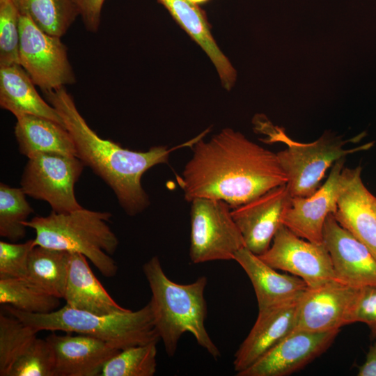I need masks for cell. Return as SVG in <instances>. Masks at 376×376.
<instances>
[{"mask_svg":"<svg viewBox=\"0 0 376 376\" xmlns=\"http://www.w3.org/2000/svg\"><path fill=\"white\" fill-rule=\"evenodd\" d=\"M258 256L273 268L301 279L308 288L337 280L325 245L303 239L283 224L269 248Z\"/></svg>","mask_w":376,"mask_h":376,"instance_id":"10","label":"cell"},{"mask_svg":"<svg viewBox=\"0 0 376 376\" xmlns=\"http://www.w3.org/2000/svg\"><path fill=\"white\" fill-rule=\"evenodd\" d=\"M20 15L28 17L40 30L62 37L79 12L75 0H12Z\"/></svg>","mask_w":376,"mask_h":376,"instance_id":"26","label":"cell"},{"mask_svg":"<svg viewBox=\"0 0 376 376\" xmlns=\"http://www.w3.org/2000/svg\"><path fill=\"white\" fill-rule=\"evenodd\" d=\"M234 260L244 270L252 283L258 310L297 299L308 288L301 279L279 273L246 247L235 253Z\"/></svg>","mask_w":376,"mask_h":376,"instance_id":"20","label":"cell"},{"mask_svg":"<svg viewBox=\"0 0 376 376\" xmlns=\"http://www.w3.org/2000/svg\"><path fill=\"white\" fill-rule=\"evenodd\" d=\"M43 94L71 134L77 157L113 190L120 207L130 216L141 213L150 204L141 185L144 173L157 164L167 163L173 150L194 145L200 139L198 136L171 149L158 146L144 152L132 150L100 137L79 113L65 87Z\"/></svg>","mask_w":376,"mask_h":376,"instance_id":"2","label":"cell"},{"mask_svg":"<svg viewBox=\"0 0 376 376\" xmlns=\"http://www.w3.org/2000/svg\"><path fill=\"white\" fill-rule=\"evenodd\" d=\"M357 375L376 376V343L370 347L365 362L359 368Z\"/></svg>","mask_w":376,"mask_h":376,"instance_id":"34","label":"cell"},{"mask_svg":"<svg viewBox=\"0 0 376 376\" xmlns=\"http://www.w3.org/2000/svg\"><path fill=\"white\" fill-rule=\"evenodd\" d=\"M63 299L73 308L97 315L128 310L116 302L93 274L86 258L77 252H70Z\"/></svg>","mask_w":376,"mask_h":376,"instance_id":"22","label":"cell"},{"mask_svg":"<svg viewBox=\"0 0 376 376\" xmlns=\"http://www.w3.org/2000/svg\"><path fill=\"white\" fill-rule=\"evenodd\" d=\"M287 182L276 153L230 128L194 143L192 157L178 176L187 201L218 199L231 208Z\"/></svg>","mask_w":376,"mask_h":376,"instance_id":"1","label":"cell"},{"mask_svg":"<svg viewBox=\"0 0 376 376\" xmlns=\"http://www.w3.org/2000/svg\"><path fill=\"white\" fill-rule=\"evenodd\" d=\"M111 214L81 208L67 213L52 210L45 217L36 216L24 225L36 232L34 246L77 252L88 258L105 277L114 276L118 265L111 257L118 239L108 222Z\"/></svg>","mask_w":376,"mask_h":376,"instance_id":"4","label":"cell"},{"mask_svg":"<svg viewBox=\"0 0 376 376\" xmlns=\"http://www.w3.org/2000/svg\"><path fill=\"white\" fill-rule=\"evenodd\" d=\"M35 86L19 64L0 65L1 107L11 112L16 118L33 115L64 125L58 111L39 95Z\"/></svg>","mask_w":376,"mask_h":376,"instance_id":"23","label":"cell"},{"mask_svg":"<svg viewBox=\"0 0 376 376\" xmlns=\"http://www.w3.org/2000/svg\"><path fill=\"white\" fill-rule=\"evenodd\" d=\"M5 308L10 315L38 332L61 331L88 335L119 350L160 340L149 302L135 311L128 309L107 315L75 309L67 304L43 314L27 313L8 305Z\"/></svg>","mask_w":376,"mask_h":376,"instance_id":"5","label":"cell"},{"mask_svg":"<svg viewBox=\"0 0 376 376\" xmlns=\"http://www.w3.org/2000/svg\"><path fill=\"white\" fill-rule=\"evenodd\" d=\"M84 164L76 156L42 153L29 160L20 185L26 195L47 202L52 211L67 213L82 208L75 194V185Z\"/></svg>","mask_w":376,"mask_h":376,"instance_id":"8","label":"cell"},{"mask_svg":"<svg viewBox=\"0 0 376 376\" xmlns=\"http://www.w3.org/2000/svg\"><path fill=\"white\" fill-rule=\"evenodd\" d=\"M366 324L372 338H376V286H366L359 289L351 323Z\"/></svg>","mask_w":376,"mask_h":376,"instance_id":"32","label":"cell"},{"mask_svg":"<svg viewBox=\"0 0 376 376\" xmlns=\"http://www.w3.org/2000/svg\"><path fill=\"white\" fill-rule=\"evenodd\" d=\"M52 350L54 376H97L120 350L95 337L52 331L45 338Z\"/></svg>","mask_w":376,"mask_h":376,"instance_id":"18","label":"cell"},{"mask_svg":"<svg viewBox=\"0 0 376 376\" xmlns=\"http://www.w3.org/2000/svg\"><path fill=\"white\" fill-rule=\"evenodd\" d=\"M361 166L343 170V182L333 214L338 224L376 258V197L365 186Z\"/></svg>","mask_w":376,"mask_h":376,"instance_id":"17","label":"cell"},{"mask_svg":"<svg viewBox=\"0 0 376 376\" xmlns=\"http://www.w3.org/2000/svg\"><path fill=\"white\" fill-rule=\"evenodd\" d=\"M33 240L24 243L0 242V279H26L29 255Z\"/></svg>","mask_w":376,"mask_h":376,"instance_id":"31","label":"cell"},{"mask_svg":"<svg viewBox=\"0 0 376 376\" xmlns=\"http://www.w3.org/2000/svg\"><path fill=\"white\" fill-rule=\"evenodd\" d=\"M340 329L294 330L238 376H286L299 370L324 352Z\"/></svg>","mask_w":376,"mask_h":376,"instance_id":"13","label":"cell"},{"mask_svg":"<svg viewBox=\"0 0 376 376\" xmlns=\"http://www.w3.org/2000/svg\"><path fill=\"white\" fill-rule=\"evenodd\" d=\"M189 257L194 264L233 260L245 247L242 235L225 201L196 198L191 201Z\"/></svg>","mask_w":376,"mask_h":376,"instance_id":"7","label":"cell"},{"mask_svg":"<svg viewBox=\"0 0 376 376\" xmlns=\"http://www.w3.org/2000/svg\"><path fill=\"white\" fill-rule=\"evenodd\" d=\"M152 341L120 350L109 359L100 376H153L157 370V344Z\"/></svg>","mask_w":376,"mask_h":376,"instance_id":"29","label":"cell"},{"mask_svg":"<svg viewBox=\"0 0 376 376\" xmlns=\"http://www.w3.org/2000/svg\"><path fill=\"white\" fill-rule=\"evenodd\" d=\"M360 288L338 280L308 287L299 300L294 330L327 331L352 324V314Z\"/></svg>","mask_w":376,"mask_h":376,"instance_id":"12","label":"cell"},{"mask_svg":"<svg viewBox=\"0 0 376 376\" xmlns=\"http://www.w3.org/2000/svg\"><path fill=\"white\" fill-rule=\"evenodd\" d=\"M256 128L267 136V143L281 142L286 148L276 153L280 166L285 173L287 187L292 197H306L320 187L328 169L350 154L368 150L373 143H368L346 149L348 141L326 132L318 139L301 143L289 137L283 128L274 126L261 116L254 120Z\"/></svg>","mask_w":376,"mask_h":376,"instance_id":"6","label":"cell"},{"mask_svg":"<svg viewBox=\"0 0 376 376\" xmlns=\"http://www.w3.org/2000/svg\"><path fill=\"white\" fill-rule=\"evenodd\" d=\"M19 63L42 93L76 82L61 38L42 31L24 15L19 17Z\"/></svg>","mask_w":376,"mask_h":376,"instance_id":"9","label":"cell"},{"mask_svg":"<svg viewBox=\"0 0 376 376\" xmlns=\"http://www.w3.org/2000/svg\"><path fill=\"white\" fill-rule=\"evenodd\" d=\"M345 158L337 161L324 183L306 197H292L282 224L297 236L323 243V229L328 216L334 214L343 182Z\"/></svg>","mask_w":376,"mask_h":376,"instance_id":"15","label":"cell"},{"mask_svg":"<svg viewBox=\"0 0 376 376\" xmlns=\"http://www.w3.org/2000/svg\"><path fill=\"white\" fill-rule=\"evenodd\" d=\"M180 27L205 52L214 64L224 88L230 91L237 72L216 42L205 13L188 0H157Z\"/></svg>","mask_w":376,"mask_h":376,"instance_id":"21","label":"cell"},{"mask_svg":"<svg viewBox=\"0 0 376 376\" xmlns=\"http://www.w3.org/2000/svg\"><path fill=\"white\" fill-rule=\"evenodd\" d=\"M13 315L0 314V375L54 376L46 339Z\"/></svg>","mask_w":376,"mask_h":376,"instance_id":"11","label":"cell"},{"mask_svg":"<svg viewBox=\"0 0 376 376\" xmlns=\"http://www.w3.org/2000/svg\"><path fill=\"white\" fill-rule=\"evenodd\" d=\"M188 1L196 6H198V5L206 3L210 0H188Z\"/></svg>","mask_w":376,"mask_h":376,"instance_id":"35","label":"cell"},{"mask_svg":"<svg viewBox=\"0 0 376 376\" xmlns=\"http://www.w3.org/2000/svg\"><path fill=\"white\" fill-rule=\"evenodd\" d=\"M22 189L0 184V235L12 242L26 236L24 223L33 213Z\"/></svg>","mask_w":376,"mask_h":376,"instance_id":"28","label":"cell"},{"mask_svg":"<svg viewBox=\"0 0 376 376\" xmlns=\"http://www.w3.org/2000/svg\"><path fill=\"white\" fill-rule=\"evenodd\" d=\"M292 197L285 184L232 208V217L247 249L260 256L269 248Z\"/></svg>","mask_w":376,"mask_h":376,"instance_id":"14","label":"cell"},{"mask_svg":"<svg viewBox=\"0 0 376 376\" xmlns=\"http://www.w3.org/2000/svg\"><path fill=\"white\" fill-rule=\"evenodd\" d=\"M323 244L336 279L354 288L376 286V258L361 242L341 226L333 214L327 218Z\"/></svg>","mask_w":376,"mask_h":376,"instance_id":"16","label":"cell"},{"mask_svg":"<svg viewBox=\"0 0 376 376\" xmlns=\"http://www.w3.org/2000/svg\"><path fill=\"white\" fill-rule=\"evenodd\" d=\"M14 134L19 152L31 158L42 153L76 156L74 141L66 127L52 120L33 115L17 118Z\"/></svg>","mask_w":376,"mask_h":376,"instance_id":"24","label":"cell"},{"mask_svg":"<svg viewBox=\"0 0 376 376\" xmlns=\"http://www.w3.org/2000/svg\"><path fill=\"white\" fill-rule=\"evenodd\" d=\"M301 297L258 310L253 327L235 354L233 367L237 374L295 329Z\"/></svg>","mask_w":376,"mask_h":376,"instance_id":"19","label":"cell"},{"mask_svg":"<svg viewBox=\"0 0 376 376\" xmlns=\"http://www.w3.org/2000/svg\"><path fill=\"white\" fill-rule=\"evenodd\" d=\"M142 269L152 293L149 303L155 327L168 356H174L181 336L189 332L214 359L220 357L205 326L207 278L202 276L187 284L175 283L166 276L157 256L145 263Z\"/></svg>","mask_w":376,"mask_h":376,"instance_id":"3","label":"cell"},{"mask_svg":"<svg viewBox=\"0 0 376 376\" xmlns=\"http://www.w3.org/2000/svg\"><path fill=\"white\" fill-rule=\"evenodd\" d=\"M70 258V252L34 246L29 255L26 279L49 294L63 298Z\"/></svg>","mask_w":376,"mask_h":376,"instance_id":"25","label":"cell"},{"mask_svg":"<svg viewBox=\"0 0 376 376\" xmlns=\"http://www.w3.org/2000/svg\"><path fill=\"white\" fill-rule=\"evenodd\" d=\"M105 0H75L79 15L87 31L95 33L100 24V16Z\"/></svg>","mask_w":376,"mask_h":376,"instance_id":"33","label":"cell"},{"mask_svg":"<svg viewBox=\"0 0 376 376\" xmlns=\"http://www.w3.org/2000/svg\"><path fill=\"white\" fill-rule=\"evenodd\" d=\"M0 304L31 313H48L60 306L59 298L26 279H0Z\"/></svg>","mask_w":376,"mask_h":376,"instance_id":"27","label":"cell"},{"mask_svg":"<svg viewBox=\"0 0 376 376\" xmlns=\"http://www.w3.org/2000/svg\"><path fill=\"white\" fill-rule=\"evenodd\" d=\"M19 17L12 0H0V65L19 64Z\"/></svg>","mask_w":376,"mask_h":376,"instance_id":"30","label":"cell"}]
</instances>
